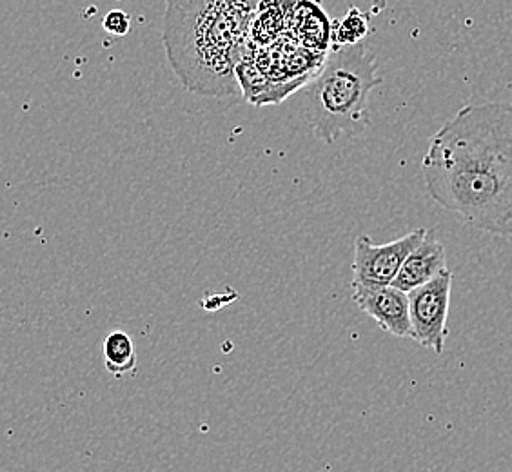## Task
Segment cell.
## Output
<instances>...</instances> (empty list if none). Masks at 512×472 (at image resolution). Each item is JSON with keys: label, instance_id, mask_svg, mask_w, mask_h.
I'll return each instance as SVG.
<instances>
[{"label": "cell", "instance_id": "obj_7", "mask_svg": "<svg viewBox=\"0 0 512 472\" xmlns=\"http://www.w3.org/2000/svg\"><path fill=\"white\" fill-rule=\"evenodd\" d=\"M447 253L445 247L434 231H427L424 240L414 247L405 258L402 269L393 280L391 286L411 293L416 287L424 286L433 278L447 271Z\"/></svg>", "mask_w": 512, "mask_h": 472}, {"label": "cell", "instance_id": "obj_1", "mask_svg": "<svg viewBox=\"0 0 512 472\" xmlns=\"http://www.w3.org/2000/svg\"><path fill=\"white\" fill-rule=\"evenodd\" d=\"M422 171L434 202L467 226L512 236V104L460 109L431 138Z\"/></svg>", "mask_w": 512, "mask_h": 472}, {"label": "cell", "instance_id": "obj_9", "mask_svg": "<svg viewBox=\"0 0 512 472\" xmlns=\"http://www.w3.org/2000/svg\"><path fill=\"white\" fill-rule=\"evenodd\" d=\"M369 31V17L358 8H351L344 19L336 24L335 30L331 31V40L338 48L355 46L358 42H364Z\"/></svg>", "mask_w": 512, "mask_h": 472}, {"label": "cell", "instance_id": "obj_8", "mask_svg": "<svg viewBox=\"0 0 512 472\" xmlns=\"http://www.w3.org/2000/svg\"><path fill=\"white\" fill-rule=\"evenodd\" d=\"M102 356H104L106 371L115 378H124L137 371V351L131 336L126 331H111L106 336L102 344Z\"/></svg>", "mask_w": 512, "mask_h": 472}, {"label": "cell", "instance_id": "obj_5", "mask_svg": "<svg viewBox=\"0 0 512 472\" xmlns=\"http://www.w3.org/2000/svg\"><path fill=\"white\" fill-rule=\"evenodd\" d=\"M425 233V229H416L398 240L380 246L373 244L367 235L358 236L355 240L351 287L391 286L405 258L424 240Z\"/></svg>", "mask_w": 512, "mask_h": 472}, {"label": "cell", "instance_id": "obj_6", "mask_svg": "<svg viewBox=\"0 0 512 472\" xmlns=\"http://www.w3.org/2000/svg\"><path fill=\"white\" fill-rule=\"evenodd\" d=\"M353 302L385 333L396 338H411L409 296L404 291L393 286L353 287Z\"/></svg>", "mask_w": 512, "mask_h": 472}, {"label": "cell", "instance_id": "obj_4", "mask_svg": "<svg viewBox=\"0 0 512 472\" xmlns=\"http://www.w3.org/2000/svg\"><path fill=\"white\" fill-rule=\"evenodd\" d=\"M453 273L447 269L424 286L416 287L409 296L411 338L416 344L442 354L447 338V316L451 304Z\"/></svg>", "mask_w": 512, "mask_h": 472}, {"label": "cell", "instance_id": "obj_3", "mask_svg": "<svg viewBox=\"0 0 512 472\" xmlns=\"http://www.w3.org/2000/svg\"><path fill=\"white\" fill-rule=\"evenodd\" d=\"M380 82L375 55L365 42L333 51L307 86V120L316 137L333 144L342 135L364 131L369 95Z\"/></svg>", "mask_w": 512, "mask_h": 472}, {"label": "cell", "instance_id": "obj_10", "mask_svg": "<svg viewBox=\"0 0 512 472\" xmlns=\"http://www.w3.org/2000/svg\"><path fill=\"white\" fill-rule=\"evenodd\" d=\"M104 30L115 35V37H124L129 33V15L124 11H109L104 19Z\"/></svg>", "mask_w": 512, "mask_h": 472}, {"label": "cell", "instance_id": "obj_2", "mask_svg": "<svg viewBox=\"0 0 512 472\" xmlns=\"http://www.w3.org/2000/svg\"><path fill=\"white\" fill-rule=\"evenodd\" d=\"M262 0H168L164 48L180 84L200 97L242 95L237 68Z\"/></svg>", "mask_w": 512, "mask_h": 472}]
</instances>
